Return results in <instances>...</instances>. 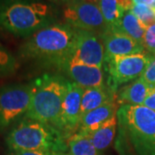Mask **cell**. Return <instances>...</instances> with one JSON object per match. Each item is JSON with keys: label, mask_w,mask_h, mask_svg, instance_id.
<instances>
[{"label": "cell", "mask_w": 155, "mask_h": 155, "mask_svg": "<svg viewBox=\"0 0 155 155\" xmlns=\"http://www.w3.org/2000/svg\"><path fill=\"white\" fill-rule=\"evenodd\" d=\"M65 23L75 29L101 35L108 28L96 0H72L64 5Z\"/></svg>", "instance_id": "7"}, {"label": "cell", "mask_w": 155, "mask_h": 155, "mask_svg": "<svg viewBox=\"0 0 155 155\" xmlns=\"http://www.w3.org/2000/svg\"><path fill=\"white\" fill-rule=\"evenodd\" d=\"M6 144L14 153L46 151L67 153V138L55 127L22 117L6 137Z\"/></svg>", "instance_id": "3"}, {"label": "cell", "mask_w": 155, "mask_h": 155, "mask_svg": "<svg viewBox=\"0 0 155 155\" xmlns=\"http://www.w3.org/2000/svg\"><path fill=\"white\" fill-rule=\"evenodd\" d=\"M67 155H100L87 134L80 132L73 134L67 140Z\"/></svg>", "instance_id": "18"}, {"label": "cell", "mask_w": 155, "mask_h": 155, "mask_svg": "<svg viewBox=\"0 0 155 155\" xmlns=\"http://www.w3.org/2000/svg\"><path fill=\"white\" fill-rule=\"evenodd\" d=\"M117 126V116L113 117L110 121L105 122L103 126L95 130L93 132L87 134L91 140L95 147L99 151L100 153L106 148H108L113 141L115 137Z\"/></svg>", "instance_id": "16"}, {"label": "cell", "mask_w": 155, "mask_h": 155, "mask_svg": "<svg viewBox=\"0 0 155 155\" xmlns=\"http://www.w3.org/2000/svg\"><path fill=\"white\" fill-rule=\"evenodd\" d=\"M117 118L137 155H155L154 110L144 105H122Z\"/></svg>", "instance_id": "5"}, {"label": "cell", "mask_w": 155, "mask_h": 155, "mask_svg": "<svg viewBox=\"0 0 155 155\" xmlns=\"http://www.w3.org/2000/svg\"><path fill=\"white\" fill-rule=\"evenodd\" d=\"M151 61L141 78L151 86L155 85V55H151Z\"/></svg>", "instance_id": "22"}, {"label": "cell", "mask_w": 155, "mask_h": 155, "mask_svg": "<svg viewBox=\"0 0 155 155\" xmlns=\"http://www.w3.org/2000/svg\"><path fill=\"white\" fill-rule=\"evenodd\" d=\"M99 36L104 46L106 62L116 57L145 52L142 45L116 28H108Z\"/></svg>", "instance_id": "11"}, {"label": "cell", "mask_w": 155, "mask_h": 155, "mask_svg": "<svg viewBox=\"0 0 155 155\" xmlns=\"http://www.w3.org/2000/svg\"><path fill=\"white\" fill-rule=\"evenodd\" d=\"M48 1L54 2V3H58V4H64V5H66V4L71 2L72 0H48Z\"/></svg>", "instance_id": "26"}, {"label": "cell", "mask_w": 155, "mask_h": 155, "mask_svg": "<svg viewBox=\"0 0 155 155\" xmlns=\"http://www.w3.org/2000/svg\"><path fill=\"white\" fill-rule=\"evenodd\" d=\"M35 89V81L0 88V131L24 117L29 109Z\"/></svg>", "instance_id": "6"}, {"label": "cell", "mask_w": 155, "mask_h": 155, "mask_svg": "<svg viewBox=\"0 0 155 155\" xmlns=\"http://www.w3.org/2000/svg\"><path fill=\"white\" fill-rule=\"evenodd\" d=\"M119 104L117 101L110 102L85 113L81 116L77 132L89 134L97 130L105 122L117 116Z\"/></svg>", "instance_id": "13"}, {"label": "cell", "mask_w": 155, "mask_h": 155, "mask_svg": "<svg viewBox=\"0 0 155 155\" xmlns=\"http://www.w3.org/2000/svg\"><path fill=\"white\" fill-rule=\"evenodd\" d=\"M70 60L102 68L105 61V51L101 37L93 32L77 29L76 42Z\"/></svg>", "instance_id": "9"}, {"label": "cell", "mask_w": 155, "mask_h": 155, "mask_svg": "<svg viewBox=\"0 0 155 155\" xmlns=\"http://www.w3.org/2000/svg\"><path fill=\"white\" fill-rule=\"evenodd\" d=\"M132 1L134 5H144L155 8V0H132Z\"/></svg>", "instance_id": "25"}, {"label": "cell", "mask_w": 155, "mask_h": 155, "mask_svg": "<svg viewBox=\"0 0 155 155\" xmlns=\"http://www.w3.org/2000/svg\"><path fill=\"white\" fill-rule=\"evenodd\" d=\"M148 28H150V29H151V31L155 35V24H153V26H151V27H149Z\"/></svg>", "instance_id": "27"}, {"label": "cell", "mask_w": 155, "mask_h": 155, "mask_svg": "<svg viewBox=\"0 0 155 155\" xmlns=\"http://www.w3.org/2000/svg\"><path fill=\"white\" fill-rule=\"evenodd\" d=\"M114 101H117V96L112 86L109 88L104 84L98 87L84 89L80 109L81 116L89 111Z\"/></svg>", "instance_id": "14"}, {"label": "cell", "mask_w": 155, "mask_h": 155, "mask_svg": "<svg viewBox=\"0 0 155 155\" xmlns=\"http://www.w3.org/2000/svg\"><path fill=\"white\" fill-rule=\"evenodd\" d=\"M151 85L142 78L126 85L117 95V104L122 105H143L145 99L149 92Z\"/></svg>", "instance_id": "15"}, {"label": "cell", "mask_w": 155, "mask_h": 155, "mask_svg": "<svg viewBox=\"0 0 155 155\" xmlns=\"http://www.w3.org/2000/svg\"><path fill=\"white\" fill-rule=\"evenodd\" d=\"M84 89L74 82H68L67 92L62 104L59 130L66 137L77 133L81 118V100Z\"/></svg>", "instance_id": "10"}, {"label": "cell", "mask_w": 155, "mask_h": 155, "mask_svg": "<svg viewBox=\"0 0 155 155\" xmlns=\"http://www.w3.org/2000/svg\"><path fill=\"white\" fill-rule=\"evenodd\" d=\"M143 105L155 111V85L152 86L145 99Z\"/></svg>", "instance_id": "23"}, {"label": "cell", "mask_w": 155, "mask_h": 155, "mask_svg": "<svg viewBox=\"0 0 155 155\" xmlns=\"http://www.w3.org/2000/svg\"><path fill=\"white\" fill-rule=\"evenodd\" d=\"M151 57V54L144 52L116 57L107 61L113 84L116 86L141 77L149 64Z\"/></svg>", "instance_id": "8"}, {"label": "cell", "mask_w": 155, "mask_h": 155, "mask_svg": "<svg viewBox=\"0 0 155 155\" xmlns=\"http://www.w3.org/2000/svg\"><path fill=\"white\" fill-rule=\"evenodd\" d=\"M108 28H113L121 21L126 11L119 0H96Z\"/></svg>", "instance_id": "19"}, {"label": "cell", "mask_w": 155, "mask_h": 155, "mask_svg": "<svg viewBox=\"0 0 155 155\" xmlns=\"http://www.w3.org/2000/svg\"><path fill=\"white\" fill-rule=\"evenodd\" d=\"M61 68L71 78L72 82L83 89L98 87L104 85V72L101 67L81 64L72 60L61 66Z\"/></svg>", "instance_id": "12"}, {"label": "cell", "mask_w": 155, "mask_h": 155, "mask_svg": "<svg viewBox=\"0 0 155 155\" xmlns=\"http://www.w3.org/2000/svg\"><path fill=\"white\" fill-rule=\"evenodd\" d=\"M68 81L54 75L35 80V89L25 118L52 125L59 129Z\"/></svg>", "instance_id": "4"}, {"label": "cell", "mask_w": 155, "mask_h": 155, "mask_svg": "<svg viewBox=\"0 0 155 155\" xmlns=\"http://www.w3.org/2000/svg\"><path fill=\"white\" fill-rule=\"evenodd\" d=\"M113 28H117L143 46L147 28L142 25V23L139 21L138 18L134 15L131 11H126L119 23Z\"/></svg>", "instance_id": "17"}, {"label": "cell", "mask_w": 155, "mask_h": 155, "mask_svg": "<svg viewBox=\"0 0 155 155\" xmlns=\"http://www.w3.org/2000/svg\"><path fill=\"white\" fill-rule=\"evenodd\" d=\"M17 67L18 62L16 57L0 43V78L14 73Z\"/></svg>", "instance_id": "20"}, {"label": "cell", "mask_w": 155, "mask_h": 155, "mask_svg": "<svg viewBox=\"0 0 155 155\" xmlns=\"http://www.w3.org/2000/svg\"><path fill=\"white\" fill-rule=\"evenodd\" d=\"M52 6L36 0H1L0 27L13 35L28 38L55 23Z\"/></svg>", "instance_id": "2"}, {"label": "cell", "mask_w": 155, "mask_h": 155, "mask_svg": "<svg viewBox=\"0 0 155 155\" xmlns=\"http://www.w3.org/2000/svg\"><path fill=\"white\" fill-rule=\"evenodd\" d=\"M14 155H67V153H54L46 151H22L15 153Z\"/></svg>", "instance_id": "24"}, {"label": "cell", "mask_w": 155, "mask_h": 155, "mask_svg": "<svg viewBox=\"0 0 155 155\" xmlns=\"http://www.w3.org/2000/svg\"><path fill=\"white\" fill-rule=\"evenodd\" d=\"M131 12L139 19L145 28H147L155 24V8L144 5H134Z\"/></svg>", "instance_id": "21"}, {"label": "cell", "mask_w": 155, "mask_h": 155, "mask_svg": "<svg viewBox=\"0 0 155 155\" xmlns=\"http://www.w3.org/2000/svg\"><path fill=\"white\" fill-rule=\"evenodd\" d=\"M77 29L67 23H53L26 38L19 49L26 60L64 65L72 54Z\"/></svg>", "instance_id": "1"}]
</instances>
